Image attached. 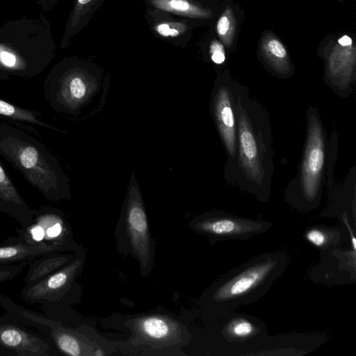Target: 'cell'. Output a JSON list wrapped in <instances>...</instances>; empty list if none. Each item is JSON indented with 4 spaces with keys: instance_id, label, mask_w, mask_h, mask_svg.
<instances>
[{
    "instance_id": "6da1fadb",
    "label": "cell",
    "mask_w": 356,
    "mask_h": 356,
    "mask_svg": "<svg viewBox=\"0 0 356 356\" xmlns=\"http://www.w3.org/2000/svg\"><path fill=\"white\" fill-rule=\"evenodd\" d=\"M236 155L226 179L266 202L273 175L272 133L266 109L239 86L235 99Z\"/></svg>"
},
{
    "instance_id": "7a4b0ae2",
    "label": "cell",
    "mask_w": 356,
    "mask_h": 356,
    "mask_svg": "<svg viewBox=\"0 0 356 356\" xmlns=\"http://www.w3.org/2000/svg\"><path fill=\"white\" fill-rule=\"evenodd\" d=\"M0 156L50 201L70 197L69 181L57 159L36 138L0 122Z\"/></svg>"
},
{
    "instance_id": "3957f363",
    "label": "cell",
    "mask_w": 356,
    "mask_h": 356,
    "mask_svg": "<svg viewBox=\"0 0 356 356\" xmlns=\"http://www.w3.org/2000/svg\"><path fill=\"white\" fill-rule=\"evenodd\" d=\"M287 260L282 251L254 257L214 284L206 296L207 305L216 317L222 318L257 301L283 274Z\"/></svg>"
},
{
    "instance_id": "277c9868",
    "label": "cell",
    "mask_w": 356,
    "mask_h": 356,
    "mask_svg": "<svg viewBox=\"0 0 356 356\" xmlns=\"http://www.w3.org/2000/svg\"><path fill=\"white\" fill-rule=\"evenodd\" d=\"M325 161V135L318 110L307 111V136L300 170L289 191L298 198L300 208L311 209L320 203Z\"/></svg>"
},
{
    "instance_id": "5b68a950",
    "label": "cell",
    "mask_w": 356,
    "mask_h": 356,
    "mask_svg": "<svg viewBox=\"0 0 356 356\" xmlns=\"http://www.w3.org/2000/svg\"><path fill=\"white\" fill-rule=\"evenodd\" d=\"M97 67L83 63L55 72L47 79L44 95L53 110L76 114L97 89Z\"/></svg>"
},
{
    "instance_id": "8992f818",
    "label": "cell",
    "mask_w": 356,
    "mask_h": 356,
    "mask_svg": "<svg viewBox=\"0 0 356 356\" xmlns=\"http://www.w3.org/2000/svg\"><path fill=\"white\" fill-rule=\"evenodd\" d=\"M82 264L83 258L77 252L58 270L35 283L25 284L20 291L21 298L26 302L40 304L44 314L52 317L71 291Z\"/></svg>"
},
{
    "instance_id": "52a82bcc",
    "label": "cell",
    "mask_w": 356,
    "mask_h": 356,
    "mask_svg": "<svg viewBox=\"0 0 356 356\" xmlns=\"http://www.w3.org/2000/svg\"><path fill=\"white\" fill-rule=\"evenodd\" d=\"M239 85L217 81L211 95V112L227 154L225 175L232 168L236 155L235 99Z\"/></svg>"
},
{
    "instance_id": "ba28073f",
    "label": "cell",
    "mask_w": 356,
    "mask_h": 356,
    "mask_svg": "<svg viewBox=\"0 0 356 356\" xmlns=\"http://www.w3.org/2000/svg\"><path fill=\"white\" fill-rule=\"evenodd\" d=\"M273 223L231 215L224 212L205 214L193 222L194 229L214 243L226 240H246L269 230Z\"/></svg>"
},
{
    "instance_id": "9c48e42d",
    "label": "cell",
    "mask_w": 356,
    "mask_h": 356,
    "mask_svg": "<svg viewBox=\"0 0 356 356\" xmlns=\"http://www.w3.org/2000/svg\"><path fill=\"white\" fill-rule=\"evenodd\" d=\"M53 343L38 331L14 320L6 313L0 315V355L49 356Z\"/></svg>"
},
{
    "instance_id": "30bf717a",
    "label": "cell",
    "mask_w": 356,
    "mask_h": 356,
    "mask_svg": "<svg viewBox=\"0 0 356 356\" xmlns=\"http://www.w3.org/2000/svg\"><path fill=\"white\" fill-rule=\"evenodd\" d=\"M33 219L28 227L17 229L18 236L28 243H44L60 252L73 245L70 227L60 211L52 207L33 210Z\"/></svg>"
},
{
    "instance_id": "8fae6325",
    "label": "cell",
    "mask_w": 356,
    "mask_h": 356,
    "mask_svg": "<svg viewBox=\"0 0 356 356\" xmlns=\"http://www.w3.org/2000/svg\"><path fill=\"white\" fill-rule=\"evenodd\" d=\"M125 220L132 250L141 266L145 268L150 259L152 244L143 199L134 174L130 178L127 191Z\"/></svg>"
},
{
    "instance_id": "7c38bea8",
    "label": "cell",
    "mask_w": 356,
    "mask_h": 356,
    "mask_svg": "<svg viewBox=\"0 0 356 356\" xmlns=\"http://www.w3.org/2000/svg\"><path fill=\"white\" fill-rule=\"evenodd\" d=\"M222 319L221 333L228 345H254L267 337L266 325L256 317L234 312Z\"/></svg>"
},
{
    "instance_id": "4fadbf2b",
    "label": "cell",
    "mask_w": 356,
    "mask_h": 356,
    "mask_svg": "<svg viewBox=\"0 0 356 356\" xmlns=\"http://www.w3.org/2000/svg\"><path fill=\"white\" fill-rule=\"evenodd\" d=\"M0 211L15 219L22 228L31 224L34 215L33 209L20 195L1 163Z\"/></svg>"
},
{
    "instance_id": "5bb4252c",
    "label": "cell",
    "mask_w": 356,
    "mask_h": 356,
    "mask_svg": "<svg viewBox=\"0 0 356 356\" xmlns=\"http://www.w3.org/2000/svg\"><path fill=\"white\" fill-rule=\"evenodd\" d=\"M53 252L60 251L54 245L28 243L19 236L10 237L0 243V265L31 263L44 254Z\"/></svg>"
},
{
    "instance_id": "9a60e30c",
    "label": "cell",
    "mask_w": 356,
    "mask_h": 356,
    "mask_svg": "<svg viewBox=\"0 0 356 356\" xmlns=\"http://www.w3.org/2000/svg\"><path fill=\"white\" fill-rule=\"evenodd\" d=\"M136 326L138 333L143 337L161 343L174 339L178 331L175 322L161 316H148L138 318Z\"/></svg>"
},
{
    "instance_id": "2e32d148",
    "label": "cell",
    "mask_w": 356,
    "mask_h": 356,
    "mask_svg": "<svg viewBox=\"0 0 356 356\" xmlns=\"http://www.w3.org/2000/svg\"><path fill=\"white\" fill-rule=\"evenodd\" d=\"M74 255L53 252L44 254L31 262L24 278L25 284L35 283L58 270L70 262Z\"/></svg>"
},
{
    "instance_id": "e0dca14e",
    "label": "cell",
    "mask_w": 356,
    "mask_h": 356,
    "mask_svg": "<svg viewBox=\"0 0 356 356\" xmlns=\"http://www.w3.org/2000/svg\"><path fill=\"white\" fill-rule=\"evenodd\" d=\"M148 11L149 17L152 19L149 22H152L151 27L155 33L175 42V40H184L189 28L186 22L174 20L167 13L161 10L149 9Z\"/></svg>"
},
{
    "instance_id": "ac0fdd59",
    "label": "cell",
    "mask_w": 356,
    "mask_h": 356,
    "mask_svg": "<svg viewBox=\"0 0 356 356\" xmlns=\"http://www.w3.org/2000/svg\"><path fill=\"white\" fill-rule=\"evenodd\" d=\"M150 8L189 18L207 17V11L192 0H147Z\"/></svg>"
},
{
    "instance_id": "d6986e66",
    "label": "cell",
    "mask_w": 356,
    "mask_h": 356,
    "mask_svg": "<svg viewBox=\"0 0 356 356\" xmlns=\"http://www.w3.org/2000/svg\"><path fill=\"white\" fill-rule=\"evenodd\" d=\"M0 115L16 122L29 123L54 130L57 129L39 118L42 115L40 112L17 106L1 98Z\"/></svg>"
},
{
    "instance_id": "ffe728a7",
    "label": "cell",
    "mask_w": 356,
    "mask_h": 356,
    "mask_svg": "<svg viewBox=\"0 0 356 356\" xmlns=\"http://www.w3.org/2000/svg\"><path fill=\"white\" fill-rule=\"evenodd\" d=\"M105 0H76L67 28L69 37L80 31Z\"/></svg>"
},
{
    "instance_id": "44dd1931",
    "label": "cell",
    "mask_w": 356,
    "mask_h": 356,
    "mask_svg": "<svg viewBox=\"0 0 356 356\" xmlns=\"http://www.w3.org/2000/svg\"><path fill=\"white\" fill-rule=\"evenodd\" d=\"M263 54L268 65L277 73L288 74L291 70L287 53L283 44L275 38L263 44Z\"/></svg>"
},
{
    "instance_id": "7402d4cb",
    "label": "cell",
    "mask_w": 356,
    "mask_h": 356,
    "mask_svg": "<svg viewBox=\"0 0 356 356\" xmlns=\"http://www.w3.org/2000/svg\"><path fill=\"white\" fill-rule=\"evenodd\" d=\"M305 238L316 248L321 250H326L337 245L342 240V235L338 229L316 226L305 231Z\"/></svg>"
},
{
    "instance_id": "603a6c76",
    "label": "cell",
    "mask_w": 356,
    "mask_h": 356,
    "mask_svg": "<svg viewBox=\"0 0 356 356\" xmlns=\"http://www.w3.org/2000/svg\"><path fill=\"white\" fill-rule=\"evenodd\" d=\"M28 264V262H21L0 265V285L14 279Z\"/></svg>"
},
{
    "instance_id": "cb8c5ba5",
    "label": "cell",
    "mask_w": 356,
    "mask_h": 356,
    "mask_svg": "<svg viewBox=\"0 0 356 356\" xmlns=\"http://www.w3.org/2000/svg\"><path fill=\"white\" fill-rule=\"evenodd\" d=\"M210 55L212 61L218 65L223 63L225 60V49L218 41H213L210 45Z\"/></svg>"
},
{
    "instance_id": "d4e9b609",
    "label": "cell",
    "mask_w": 356,
    "mask_h": 356,
    "mask_svg": "<svg viewBox=\"0 0 356 356\" xmlns=\"http://www.w3.org/2000/svg\"><path fill=\"white\" fill-rule=\"evenodd\" d=\"M216 30L222 38H227L231 30V22L227 16L222 15L220 17L216 25Z\"/></svg>"
},
{
    "instance_id": "484cf974",
    "label": "cell",
    "mask_w": 356,
    "mask_h": 356,
    "mask_svg": "<svg viewBox=\"0 0 356 356\" xmlns=\"http://www.w3.org/2000/svg\"><path fill=\"white\" fill-rule=\"evenodd\" d=\"M339 43L343 47L349 46L352 44V39L347 35H344L339 40Z\"/></svg>"
},
{
    "instance_id": "4316f807",
    "label": "cell",
    "mask_w": 356,
    "mask_h": 356,
    "mask_svg": "<svg viewBox=\"0 0 356 356\" xmlns=\"http://www.w3.org/2000/svg\"><path fill=\"white\" fill-rule=\"evenodd\" d=\"M94 355H104V353L103 352H102V350H97L94 353H93Z\"/></svg>"
}]
</instances>
